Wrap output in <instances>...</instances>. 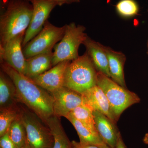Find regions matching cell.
<instances>
[{"label": "cell", "instance_id": "1", "mask_svg": "<svg viewBox=\"0 0 148 148\" xmlns=\"http://www.w3.org/2000/svg\"><path fill=\"white\" fill-rule=\"evenodd\" d=\"M1 70L10 77L16 86L20 103L35 113L45 123L54 115L53 98L50 92L17 71L2 60Z\"/></svg>", "mask_w": 148, "mask_h": 148}, {"label": "cell", "instance_id": "2", "mask_svg": "<svg viewBox=\"0 0 148 148\" xmlns=\"http://www.w3.org/2000/svg\"><path fill=\"white\" fill-rule=\"evenodd\" d=\"M0 46L25 34L32 19V4L27 0H3L1 2Z\"/></svg>", "mask_w": 148, "mask_h": 148}, {"label": "cell", "instance_id": "3", "mask_svg": "<svg viewBox=\"0 0 148 148\" xmlns=\"http://www.w3.org/2000/svg\"><path fill=\"white\" fill-rule=\"evenodd\" d=\"M97 72L86 52L69 63L65 71L64 86L82 94L97 85Z\"/></svg>", "mask_w": 148, "mask_h": 148}, {"label": "cell", "instance_id": "4", "mask_svg": "<svg viewBox=\"0 0 148 148\" xmlns=\"http://www.w3.org/2000/svg\"><path fill=\"white\" fill-rule=\"evenodd\" d=\"M97 85L106 94L116 122L126 109L140 103V98L136 93L119 85L101 72H97Z\"/></svg>", "mask_w": 148, "mask_h": 148}, {"label": "cell", "instance_id": "5", "mask_svg": "<svg viewBox=\"0 0 148 148\" xmlns=\"http://www.w3.org/2000/svg\"><path fill=\"white\" fill-rule=\"evenodd\" d=\"M86 28L77 25L74 22L66 25L65 34L60 42L54 47L52 59V66L65 61H72L79 57L80 45L87 37Z\"/></svg>", "mask_w": 148, "mask_h": 148}, {"label": "cell", "instance_id": "6", "mask_svg": "<svg viewBox=\"0 0 148 148\" xmlns=\"http://www.w3.org/2000/svg\"><path fill=\"white\" fill-rule=\"evenodd\" d=\"M20 116L32 148H53L54 140L47 125L26 106L20 104Z\"/></svg>", "mask_w": 148, "mask_h": 148}, {"label": "cell", "instance_id": "7", "mask_svg": "<svg viewBox=\"0 0 148 148\" xmlns=\"http://www.w3.org/2000/svg\"><path fill=\"white\" fill-rule=\"evenodd\" d=\"M65 29L66 25L57 27L47 20L42 30L23 47L25 58L27 59L38 54L52 51L56 45L64 36Z\"/></svg>", "mask_w": 148, "mask_h": 148}, {"label": "cell", "instance_id": "8", "mask_svg": "<svg viewBox=\"0 0 148 148\" xmlns=\"http://www.w3.org/2000/svg\"><path fill=\"white\" fill-rule=\"evenodd\" d=\"M32 18L24 35L22 43L24 47L42 30L49 14L57 4L51 0H34Z\"/></svg>", "mask_w": 148, "mask_h": 148}, {"label": "cell", "instance_id": "9", "mask_svg": "<svg viewBox=\"0 0 148 148\" xmlns=\"http://www.w3.org/2000/svg\"><path fill=\"white\" fill-rule=\"evenodd\" d=\"M53 98L54 115L66 118L78 106L86 103L82 95L65 86L50 92Z\"/></svg>", "mask_w": 148, "mask_h": 148}, {"label": "cell", "instance_id": "10", "mask_svg": "<svg viewBox=\"0 0 148 148\" xmlns=\"http://www.w3.org/2000/svg\"><path fill=\"white\" fill-rule=\"evenodd\" d=\"M25 34H22L0 46V60H2L20 73L25 75L26 58L22 43Z\"/></svg>", "mask_w": 148, "mask_h": 148}, {"label": "cell", "instance_id": "11", "mask_svg": "<svg viewBox=\"0 0 148 148\" xmlns=\"http://www.w3.org/2000/svg\"><path fill=\"white\" fill-rule=\"evenodd\" d=\"M71 61L59 63L43 73L29 78L48 92H52L64 86L65 71Z\"/></svg>", "mask_w": 148, "mask_h": 148}, {"label": "cell", "instance_id": "12", "mask_svg": "<svg viewBox=\"0 0 148 148\" xmlns=\"http://www.w3.org/2000/svg\"><path fill=\"white\" fill-rule=\"evenodd\" d=\"M95 127L98 135L105 144L116 148L120 132L116 123L99 111H93Z\"/></svg>", "mask_w": 148, "mask_h": 148}, {"label": "cell", "instance_id": "13", "mask_svg": "<svg viewBox=\"0 0 148 148\" xmlns=\"http://www.w3.org/2000/svg\"><path fill=\"white\" fill-rule=\"evenodd\" d=\"M87 53L97 72L110 78L108 56L104 46L87 36L83 43Z\"/></svg>", "mask_w": 148, "mask_h": 148}, {"label": "cell", "instance_id": "14", "mask_svg": "<svg viewBox=\"0 0 148 148\" xmlns=\"http://www.w3.org/2000/svg\"><path fill=\"white\" fill-rule=\"evenodd\" d=\"M86 104L93 110L101 112L113 121L116 122L112 113L110 103L103 90L96 85L82 94Z\"/></svg>", "mask_w": 148, "mask_h": 148}, {"label": "cell", "instance_id": "15", "mask_svg": "<svg viewBox=\"0 0 148 148\" xmlns=\"http://www.w3.org/2000/svg\"><path fill=\"white\" fill-rule=\"evenodd\" d=\"M21 104L13 82L4 72L0 71V110L18 107Z\"/></svg>", "mask_w": 148, "mask_h": 148}, {"label": "cell", "instance_id": "16", "mask_svg": "<svg viewBox=\"0 0 148 148\" xmlns=\"http://www.w3.org/2000/svg\"><path fill=\"white\" fill-rule=\"evenodd\" d=\"M108 56L110 78L122 87L127 88L125 80L124 66L126 56L121 51L104 46Z\"/></svg>", "mask_w": 148, "mask_h": 148}, {"label": "cell", "instance_id": "17", "mask_svg": "<svg viewBox=\"0 0 148 148\" xmlns=\"http://www.w3.org/2000/svg\"><path fill=\"white\" fill-rule=\"evenodd\" d=\"M53 52L41 53L26 59L25 75L29 78L43 73L52 68Z\"/></svg>", "mask_w": 148, "mask_h": 148}, {"label": "cell", "instance_id": "18", "mask_svg": "<svg viewBox=\"0 0 148 148\" xmlns=\"http://www.w3.org/2000/svg\"><path fill=\"white\" fill-rule=\"evenodd\" d=\"M76 130L79 138V143L82 145L99 146L104 143L97 131L86 126L69 114L66 117Z\"/></svg>", "mask_w": 148, "mask_h": 148}, {"label": "cell", "instance_id": "19", "mask_svg": "<svg viewBox=\"0 0 148 148\" xmlns=\"http://www.w3.org/2000/svg\"><path fill=\"white\" fill-rule=\"evenodd\" d=\"M46 124L53 136V148H73L71 142L69 140L61 124L60 118L53 115L48 119Z\"/></svg>", "mask_w": 148, "mask_h": 148}, {"label": "cell", "instance_id": "20", "mask_svg": "<svg viewBox=\"0 0 148 148\" xmlns=\"http://www.w3.org/2000/svg\"><path fill=\"white\" fill-rule=\"evenodd\" d=\"M7 133L18 148L22 147L27 143V132L20 116V112L19 116L11 125Z\"/></svg>", "mask_w": 148, "mask_h": 148}, {"label": "cell", "instance_id": "21", "mask_svg": "<svg viewBox=\"0 0 148 148\" xmlns=\"http://www.w3.org/2000/svg\"><path fill=\"white\" fill-rule=\"evenodd\" d=\"M93 111L90 106L84 103L74 109L69 114L86 126L97 131L95 127Z\"/></svg>", "mask_w": 148, "mask_h": 148}, {"label": "cell", "instance_id": "22", "mask_svg": "<svg viewBox=\"0 0 148 148\" xmlns=\"http://www.w3.org/2000/svg\"><path fill=\"white\" fill-rule=\"evenodd\" d=\"M20 104L16 108L0 110V137L8 132L12 123L19 116Z\"/></svg>", "mask_w": 148, "mask_h": 148}, {"label": "cell", "instance_id": "23", "mask_svg": "<svg viewBox=\"0 0 148 148\" xmlns=\"http://www.w3.org/2000/svg\"><path fill=\"white\" fill-rule=\"evenodd\" d=\"M116 9L121 16L129 18L138 15L139 8L135 0H120L116 5Z\"/></svg>", "mask_w": 148, "mask_h": 148}, {"label": "cell", "instance_id": "24", "mask_svg": "<svg viewBox=\"0 0 148 148\" xmlns=\"http://www.w3.org/2000/svg\"><path fill=\"white\" fill-rule=\"evenodd\" d=\"M0 148H18L12 141L7 132L0 137Z\"/></svg>", "mask_w": 148, "mask_h": 148}, {"label": "cell", "instance_id": "25", "mask_svg": "<svg viewBox=\"0 0 148 148\" xmlns=\"http://www.w3.org/2000/svg\"><path fill=\"white\" fill-rule=\"evenodd\" d=\"M73 148H99L98 146L92 145H82L79 142L73 140L71 142Z\"/></svg>", "mask_w": 148, "mask_h": 148}, {"label": "cell", "instance_id": "26", "mask_svg": "<svg viewBox=\"0 0 148 148\" xmlns=\"http://www.w3.org/2000/svg\"><path fill=\"white\" fill-rule=\"evenodd\" d=\"M116 148H127L125 145V144L123 142L122 138L121 133H120L119 136Z\"/></svg>", "mask_w": 148, "mask_h": 148}, {"label": "cell", "instance_id": "27", "mask_svg": "<svg viewBox=\"0 0 148 148\" xmlns=\"http://www.w3.org/2000/svg\"><path fill=\"white\" fill-rule=\"evenodd\" d=\"M57 4V5L62 6L66 4V0H51Z\"/></svg>", "mask_w": 148, "mask_h": 148}, {"label": "cell", "instance_id": "28", "mask_svg": "<svg viewBox=\"0 0 148 148\" xmlns=\"http://www.w3.org/2000/svg\"><path fill=\"white\" fill-rule=\"evenodd\" d=\"M79 0H66V4H71L74 3L79 2Z\"/></svg>", "mask_w": 148, "mask_h": 148}, {"label": "cell", "instance_id": "29", "mask_svg": "<svg viewBox=\"0 0 148 148\" xmlns=\"http://www.w3.org/2000/svg\"><path fill=\"white\" fill-rule=\"evenodd\" d=\"M143 142L146 145H148V133H147L145 135V137L143 138Z\"/></svg>", "mask_w": 148, "mask_h": 148}, {"label": "cell", "instance_id": "30", "mask_svg": "<svg viewBox=\"0 0 148 148\" xmlns=\"http://www.w3.org/2000/svg\"><path fill=\"white\" fill-rule=\"evenodd\" d=\"M99 148H111L110 147H109L108 145H106L105 143L100 145L98 146Z\"/></svg>", "mask_w": 148, "mask_h": 148}, {"label": "cell", "instance_id": "31", "mask_svg": "<svg viewBox=\"0 0 148 148\" xmlns=\"http://www.w3.org/2000/svg\"><path fill=\"white\" fill-rule=\"evenodd\" d=\"M21 148H32V147H30V145H29V144H28L27 142V143H26V144H25V145H24Z\"/></svg>", "mask_w": 148, "mask_h": 148}, {"label": "cell", "instance_id": "32", "mask_svg": "<svg viewBox=\"0 0 148 148\" xmlns=\"http://www.w3.org/2000/svg\"><path fill=\"white\" fill-rule=\"evenodd\" d=\"M27 1H29L30 2H32V1H34V0H27Z\"/></svg>", "mask_w": 148, "mask_h": 148}, {"label": "cell", "instance_id": "33", "mask_svg": "<svg viewBox=\"0 0 148 148\" xmlns=\"http://www.w3.org/2000/svg\"><path fill=\"white\" fill-rule=\"evenodd\" d=\"M147 45L148 50V40L147 41Z\"/></svg>", "mask_w": 148, "mask_h": 148}, {"label": "cell", "instance_id": "34", "mask_svg": "<svg viewBox=\"0 0 148 148\" xmlns=\"http://www.w3.org/2000/svg\"><path fill=\"white\" fill-rule=\"evenodd\" d=\"M147 54H148V50L147 52Z\"/></svg>", "mask_w": 148, "mask_h": 148}, {"label": "cell", "instance_id": "35", "mask_svg": "<svg viewBox=\"0 0 148 148\" xmlns=\"http://www.w3.org/2000/svg\"></svg>", "mask_w": 148, "mask_h": 148}]
</instances>
